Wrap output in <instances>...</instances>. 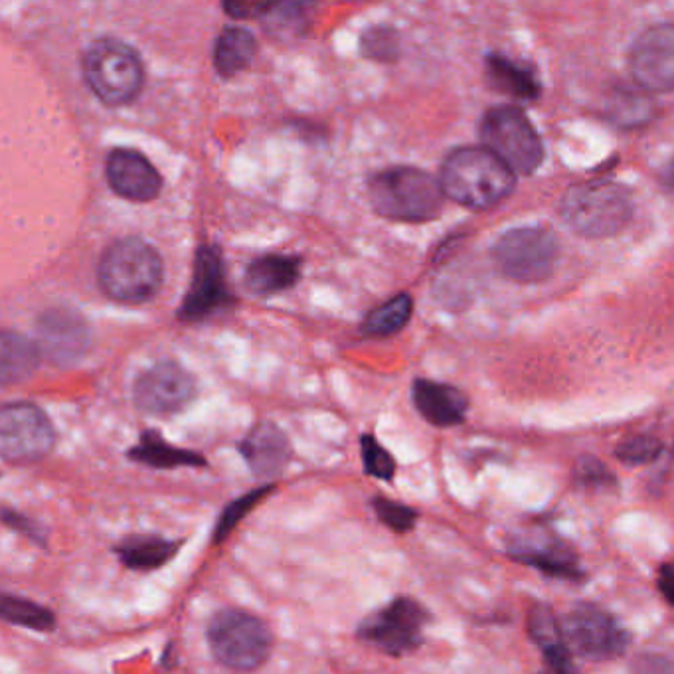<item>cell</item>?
<instances>
[{
  "label": "cell",
  "instance_id": "7402d4cb",
  "mask_svg": "<svg viewBox=\"0 0 674 674\" xmlns=\"http://www.w3.org/2000/svg\"><path fill=\"white\" fill-rule=\"evenodd\" d=\"M127 457L135 463L147 465L151 469H178V467H196L202 469L208 465L205 455L170 445L159 432L147 429L142 432L137 445H133Z\"/></svg>",
  "mask_w": 674,
  "mask_h": 674
},
{
  "label": "cell",
  "instance_id": "d590c367",
  "mask_svg": "<svg viewBox=\"0 0 674 674\" xmlns=\"http://www.w3.org/2000/svg\"><path fill=\"white\" fill-rule=\"evenodd\" d=\"M576 480L582 487L609 488L615 485V475L595 457H582L576 465Z\"/></svg>",
  "mask_w": 674,
  "mask_h": 674
},
{
  "label": "cell",
  "instance_id": "2e32d148",
  "mask_svg": "<svg viewBox=\"0 0 674 674\" xmlns=\"http://www.w3.org/2000/svg\"><path fill=\"white\" fill-rule=\"evenodd\" d=\"M40 353L56 366L80 363L91 348V329L80 313L68 307L46 311L38 320Z\"/></svg>",
  "mask_w": 674,
  "mask_h": 674
},
{
  "label": "cell",
  "instance_id": "52a82bcc",
  "mask_svg": "<svg viewBox=\"0 0 674 674\" xmlns=\"http://www.w3.org/2000/svg\"><path fill=\"white\" fill-rule=\"evenodd\" d=\"M479 137L515 175H533L544 160L541 135L518 107H490L480 119Z\"/></svg>",
  "mask_w": 674,
  "mask_h": 674
},
{
  "label": "cell",
  "instance_id": "30bf717a",
  "mask_svg": "<svg viewBox=\"0 0 674 674\" xmlns=\"http://www.w3.org/2000/svg\"><path fill=\"white\" fill-rule=\"evenodd\" d=\"M56 445L50 417L30 402H10L0 409V455L12 465L42 462Z\"/></svg>",
  "mask_w": 674,
  "mask_h": 674
},
{
  "label": "cell",
  "instance_id": "277c9868",
  "mask_svg": "<svg viewBox=\"0 0 674 674\" xmlns=\"http://www.w3.org/2000/svg\"><path fill=\"white\" fill-rule=\"evenodd\" d=\"M559 212L569 228L584 238H612L631 222L633 196L612 180H592L569 188Z\"/></svg>",
  "mask_w": 674,
  "mask_h": 674
},
{
  "label": "cell",
  "instance_id": "5bb4252c",
  "mask_svg": "<svg viewBox=\"0 0 674 674\" xmlns=\"http://www.w3.org/2000/svg\"><path fill=\"white\" fill-rule=\"evenodd\" d=\"M630 70L633 80L645 91H673L674 22L655 24L635 38L631 46Z\"/></svg>",
  "mask_w": 674,
  "mask_h": 674
},
{
  "label": "cell",
  "instance_id": "836d02e7",
  "mask_svg": "<svg viewBox=\"0 0 674 674\" xmlns=\"http://www.w3.org/2000/svg\"><path fill=\"white\" fill-rule=\"evenodd\" d=\"M373 508L378 521L388 526L391 533L406 534L414 531L417 523V511L408 505H402L386 497H374Z\"/></svg>",
  "mask_w": 674,
  "mask_h": 674
},
{
  "label": "cell",
  "instance_id": "4fadbf2b",
  "mask_svg": "<svg viewBox=\"0 0 674 674\" xmlns=\"http://www.w3.org/2000/svg\"><path fill=\"white\" fill-rule=\"evenodd\" d=\"M195 396V376L172 360L152 364L135 381V406L147 416H175L187 408Z\"/></svg>",
  "mask_w": 674,
  "mask_h": 674
},
{
  "label": "cell",
  "instance_id": "ac0fdd59",
  "mask_svg": "<svg viewBox=\"0 0 674 674\" xmlns=\"http://www.w3.org/2000/svg\"><path fill=\"white\" fill-rule=\"evenodd\" d=\"M244 462L258 479L271 480L279 477L294 457L289 437L271 422H261L251 427L249 434L238 445Z\"/></svg>",
  "mask_w": 674,
  "mask_h": 674
},
{
  "label": "cell",
  "instance_id": "f35d334b",
  "mask_svg": "<svg viewBox=\"0 0 674 674\" xmlns=\"http://www.w3.org/2000/svg\"><path fill=\"white\" fill-rule=\"evenodd\" d=\"M658 589L665 595L666 602L674 605V562H668L658 569Z\"/></svg>",
  "mask_w": 674,
  "mask_h": 674
},
{
  "label": "cell",
  "instance_id": "1f68e13d",
  "mask_svg": "<svg viewBox=\"0 0 674 674\" xmlns=\"http://www.w3.org/2000/svg\"><path fill=\"white\" fill-rule=\"evenodd\" d=\"M360 455H363L364 473L368 477L386 480V483L394 480L396 459L373 434H364L360 437Z\"/></svg>",
  "mask_w": 674,
  "mask_h": 674
},
{
  "label": "cell",
  "instance_id": "e575fe53",
  "mask_svg": "<svg viewBox=\"0 0 674 674\" xmlns=\"http://www.w3.org/2000/svg\"><path fill=\"white\" fill-rule=\"evenodd\" d=\"M663 453V444L653 435H633L617 445L615 457L627 465H647Z\"/></svg>",
  "mask_w": 674,
  "mask_h": 674
},
{
  "label": "cell",
  "instance_id": "8fae6325",
  "mask_svg": "<svg viewBox=\"0 0 674 674\" xmlns=\"http://www.w3.org/2000/svg\"><path fill=\"white\" fill-rule=\"evenodd\" d=\"M559 625L569 651L587 661H613L630 647V633L599 605L576 604L559 620Z\"/></svg>",
  "mask_w": 674,
  "mask_h": 674
},
{
  "label": "cell",
  "instance_id": "e0dca14e",
  "mask_svg": "<svg viewBox=\"0 0 674 674\" xmlns=\"http://www.w3.org/2000/svg\"><path fill=\"white\" fill-rule=\"evenodd\" d=\"M107 182L117 196L131 202H151L162 190V177L151 160L135 149H113L106 162Z\"/></svg>",
  "mask_w": 674,
  "mask_h": 674
},
{
  "label": "cell",
  "instance_id": "d6a6232c",
  "mask_svg": "<svg viewBox=\"0 0 674 674\" xmlns=\"http://www.w3.org/2000/svg\"><path fill=\"white\" fill-rule=\"evenodd\" d=\"M360 52L368 60L394 62L399 56V36L390 27L368 28L360 38Z\"/></svg>",
  "mask_w": 674,
  "mask_h": 674
},
{
  "label": "cell",
  "instance_id": "603a6c76",
  "mask_svg": "<svg viewBox=\"0 0 674 674\" xmlns=\"http://www.w3.org/2000/svg\"><path fill=\"white\" fill-rule=\"evenodd\" d=\"M182 542L167 541L162 536H152V534H135L127 536L125 541L117 544V558L121 559L125 568L135 569V572H151V569L162 568L169 564L170 559L177 556Z\"/></svg>",
  "mask_w": 674,
  "mask_h": 674
},
{
  "label": "cell",
  "instance_id": "83f0119b",
  "mask_svg": "<svg viewBox=\"0 0 674 674\" xmlns=\"http://www.w3.org/2000/svg\"><path fill=\"white\" fill-rule=\"evenodd\" d=\"M414 299L408 294L391 297L366 315L363 323L364 337L386 338L404 329L412 319Z\"/></svg>",
  "mask_w": 674,
  "mask_h": 674
},
{
  "label": "cell",
  "instance_id": "d6986e66",
  "mask_svg": "<svg viewBox=\"0 0 674 674\" xmlns=\"http://www.w3.org/2000/svg\"><path fill=\"white\" fill-rule=\"evenodd\" d=\"M412 399L419 416L435 427L459 426L465 422L469 399L455 386L417 378L412 386Z\"/></svg>",
  "mask_w": 674,
  "mask_h": 674
},
{
  "label": "cell",
  "instance_id": "9a60e30c",
  "mask_svg": "<svg viewBox=\"0 0 674 674\" xmlns=\"http://www.w3.org/2000/svg\"><path fill=\"white\" fill-rule=\"evenodd\" d=\"M511 558L533 566L546 576L584 582L586 572L579 566L576 552L566 542L548 531H526L515 534L508 542Z\"/></svg>",
  "mask_w": 674,
  "mask_h": 674
},
{
  "label": "cell",
  "instance_id": "44dd1931",
  "mask_svg": "<svg viewBox=\"0 0 674 674\" xmlns=\"http://www.w3.org/2000/svg\"><path fill=\"white\" fill-rule=\"evenodd\" d=\"M301 277V258L267 254L259 256L246 269V287L251 294L276 295L291 289Z\"/></svg>",
  "mask_w": 674,
  "mask_h": 674
},
{
  "label": "cell",
  "instance_id": "484cf974",
  "mask_svg": "<svg viewBox=\"0 0 674 674\" xmlns=\"http://www.w3.org/2000/svg\"><path fill=\"white\" fill-rule=\"evenodd\" d=\"M2 358H0V376L2 384L9 386L14 381L27 380L28 376H32L40 364V346L34 345L30 338L4 330L2 333Z\"/></svg>",
  "mask_w": 674,
  "mask_h": 674
},
{
  "label": "cell",
  "instance_id": "ffe728a7",
  "mask_svg": "<svg viewBox=\"0 0 674 674\" xmlns=\"http://www.w3.org/2000/svg\"><path fill=\"white\" fill-rule=\"evenodd\" d=\"M528 633L548 666V674H579L572 661L559 620L548 605H534L528 613Z\"/></svg>",
  "mask_w": 674,
  "mask_h": 674
},
{
  "label": "cell",
  "instance_id": "d4e9b609",
  "mask_svg": "<svg viewBox=\"0 0 674 674\" xmlns=\"http://www.w3.org/2000/svg\"><path fill=\"white\" fill-rule=\"evenodd\" d=\"M258 52V40L240 27L224 28L214 46V68L222 78H234L246 70Z\"/></svg>",
  "mask_w": 674,
  "mask_h": 674
},
{
  "label": "cell",
  "instance_id": "7a4b0ae2",
  "mask_svg": "<svg viewBox=\"0 0 674 674\" xmlns=\"http://www.w3.org/2000/svg\"><path fill=\"white\" fill-rule=\"evenodd\" d=\"M162 279L165 266L159 251L141 238L116 240L99 258V287L113 301L149 303L159 294Z\"/></svg>",
  "mask_w": 674,
  "mask_h": 674
},
{
  "label": "cell",
  "instance_id": "f546056e",
  "mask_svg": "<svg viewBox=\"0 0 674 674\" xmlns=\"http://www.w3.org/2000/svg\"><path fill=\"white\" fill-rule=\"evenodd\" d=\"M271 493H276V485H264V487L249 490V493L241 495V497L234 498L230 505L224 508L222 515H220L218 523H216L212 538L214 544H222V542L228 541V536L236 531V526H238V524H240L241 521L259 505V503H264Z\"/></svg>",
  "mask_w": 674,
  "mask_h": 674
},
{
  "label": "cell",
  "instance_id": "5b68a950",
  "mask_svg": "<svg viewBox=\"0 0 674 674\" xmlns=\"http://www.w3.org/2000/svg\"><path fill=\"white\" fill-rule=\"evenodd\" d=\"M83 80L107 107L131 103L145 86V68L139 53L119 38L103 36L89 44L81 60Z\"/></svg>",
  "mask_w": 674,
  "mask_h": 674
},
{
  "label": "cell",
  "instance_id": "f1b7e54d",
  "mask_svg": "<svg viewBox=\"0 0 674 674\" xmlns=\"http://www.w3.org/2000/svg\"><path fill=\"white\" fill-rule=\"evenodd\" d=\"M0 617L24 630L40 631V633L56 630V615L52 609L18 595L2 594Z\"/></svg>",
  "mask_w": 674,
  "mask_h": 674
},
{
  "label": "cell",
  "instance_id": "4dcf8cb0",
  "mask_svg": "<svg viewBox=\"0 0 674 674\" xmlns=\"http://www.w3.org/2000/svg\"><path fill=\"white\" fill-rule=\"evenodd\" d=\"M607 116L612 117L615 123L635 127V125L647 123L653 116V103L651 99L633 93L630 89H620L609 99Z\"/></svg>",
  "mask_w": 674,
  "mask_h": 674
},
{
  "label": "cell",
  "instance_id": "6da1fadb",
  "mask_svg": "<svg viewBox=\"0 0 674 674\" xmlns=\"http://www.w3.org/2000/svg\"><path fill=\"white\" fill-rule=\"evenodd\" d=\"M515 182V172L483 145L449 152L439 177L444 195L470 210L500 205L513 195Z\"/></svg>",
  "mask_w": 674,
  "mask_h": 674
},
{
  "label": "cell",
  "instance_id": "ba28073f",
  "mask_svg": "<svg viewBox=\"0 0 674 674\" xmlns=\"http://www.w3.org/2000/svg\"><path fill=\"white\" fill-rule=\"evenodd\" d=\"M559 241L544 226H523L503 234L493 246L498 271L516 284H542L552 276Z\"/></svg>",
  "mask_w": 674,
  "mask_h": 674
},
{
  "label": "cell",
  "instance_id": "3957f363",
  "mask_svg": "<svg viewBox=\"0 0 674 674\" xmlns=\"http://www.w3.org/2000/svg\"><path fill=\"white\" fill-rule=\"evenodd\" d=\"M444 190L437 178L416 167H391L368 180L374 212L394 222H429L444 210Z\"/></svg>",
  "mask_w": 674,
  "mask_h": 674
},
{
  "label": "cell",
  "instance_id": "8992f818",
  "mask_svg": "<svg viewBox=\"0 0 674 674\" xmlns=\"http://www.w3.org/2000/svg\"><path fill=\"white\" fill-rule=\"evenodd\" d=\"M208 647L220 665L251 673L267 663L274 635L258 615L244 609H220L206 627Z\"/></svg>",
  "mask_w": 674,
  "mask_h": 674
},
{
  "label": "cell",
  "instance_id": "ab89813d",
  "mask_svg": "<svg viewBox=\"0 0 674 674\" xmlns=\"http://www.w3.org/2000/svg\"><path fill=\"white\" fill-rule=\"evenodd\" d=\"M661 185L674 196V157L661 170Z\"/></svg>",
  "mask_w": 674,
  "mask_h": 674
},
{
  "label": "cell",
  "instance_id": "8d00e7d4",
  "mask_svg": "<svg viewBox=\"0 0 674 674\" xmlns=\"http://www.w3.org/2000/svg\"><path fill=\"white\" fill-rule=\"evenodd\" d=\"M2 523L10 526L12 531H17V533L22 534V536H27L30 541L36 542V544L46 546L44 528L36 523V521H32V518H28L27 515L17 513V511H10V508H4V511H2Z\"/></svg>",
  "mask_w": 674,
  "mask_h": 674
},
{
  "label": "cell",
  "instance_id": "4316f807",
  "mask_svg": "<svg viewBox=\"0 0 674 674\" xmlns=\"http://www.w3.org/2000/svg\"><path fill=\"white\" fill-rule=\"evenodd\" d=\"M311 4L303 2H271V7L261 17V24L267 36L277 42H295L299 40L311 24Z\"/></svg>",
  "mask_w": 674,
  "mask_h": 674
},
{
  "label": "cell",
  "instance_id": "74e56055",
  "mask_svg": "<svg viewBox=\"0 0 674 674\" xmlns=\"http://www.w3.org/2000/svg\"><path fill=\"white\" fill-rule=\"evenodd\" d=\"M271 7V2H226L224 10L230 14L231 18H261L266 14L267 10Z\"/></svg>",
  "mask_w": 674,
  "mask_h": 674
},
{
  "label": "cell",
  "instance_id": "9c48e42d",
  "mask_svg": "<svg viewBox=\"0 0 674 674\" xmlns=\"http://www.w3.org/2000/svg\"><path fill=\"white\" fill-rule=\"evenodd\" d=\"M427 622L429 613L424 605L412 597H398L363 620L356 635L390 657H402L422 647Z\"/></svg>",
  "mask_w": 674,
  "mask_h": 674
},
{
  "label": "cell",
  "instance_id": "7c38bea8",
  "mask_svg": "<svg viewBox=\"0 0 674 674\" xmlns=\"http://www.w3.org/2000/svg\"><path fill=\"white\" fill-rule=\"evenodd\" d=\"M236 301L226 279L222 251L205 244L196 251L195 271L185 299L178 307L177 319L182 323H200L224 311Z\"/></svg>",
  "mask_w": 674,
  "mask_h": 674
},
{
  "label": "cell",
  "instance_id": "cb8c5ba5",
  "mask_svg": "<svg viewBox=\"0 0 674 674\" xmlns=\"http://www.w3.org/2000/svg\"><path fill=\"white\" fill-rule=\"evenodd\" d=\"M487 78L498 91L513 98L528 101L541 96V81L533 66L511 60L503 53H488Z\"/></svg>",
  "mask_w": 674,
  "mask_h": 674
}]
</instances>
